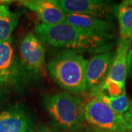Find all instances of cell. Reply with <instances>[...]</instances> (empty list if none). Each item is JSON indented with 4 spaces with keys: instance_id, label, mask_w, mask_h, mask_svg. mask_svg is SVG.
Segmentation results:
<instances>
[{
    "instance_id": "obj_1",
    "label": "cell",
    "mask_w": 132,
    "mask_h": 132,
    "mask_svg": "<svg viewBox=\"0 0 132 132\" xmlns=\"http://www.w3.org/2000/svg\"><path fill=\"white\" fill-rule=\"evenodd\" d=\"M34 34L43 43L50 46L79 52L85 51L99 54L106 52L112 46V38L101 37L65 22L53 25L38 24L35 27Z\"/></svg>"
},
{
    "instance_id": "obj_2",
    "label": "cell",
    "mask_w": 132,
    "mask_h": 132,
    "mask_svg": "<svg viewBox=\"0 0 132 132\" xmlns=\"http://www.w3.org/2000/svg\"><path fill=\"white\" fill-rule=\"evenodd\" d=\"M87 62L79 52L64 49L48 60L46 68L52 79L63 90L81 93L87 91Z\"/></svg>"
},
{
    "instance_id": "obj_3",
    "label": "cell",
    "mask_w": 132,
    "mask_h": 132,
    "mask_svg": "<svg viewBox=\"0 0 132 132\" xmlns=\"http://www.w3.org/2000/svg\"><path fill=\"white\" fill-rule=\"evenodd\" d=\"M45 109L60 127L74 132L85 123V105L81 100L67 92L45 95L43 97Z\"/></svg>"
},
{
    "instance_id": "obj_4",
    "label": "cell",
    "mask_w": 132,
    "mask_h": 132,
    "mask_svg": "<svg viewBox=\"0 0 132 132\" xmlns=\"http://www.w3.org/2000/svg\"><path fill=\"white\" fill-rule=\"evenodd\" d=\"M26 72L19 60L12 40L0 42V97L21 89Z\"/></svg>"
},
{
    "instance_id": "obj_5",
    "label": "cell",
    "mask_w": 132,
    "mask_h": 132,
    "mask_svg": "<svg viewBox=\"0 0 132 132\" xmlns=\"http://www.w3.org/2000/svg\"><path fill=\"white\" fill-rule=\"evenodd\" d=\"M85 120L91 127L101 131L127 132L123 116L115 113L97 98H93L85 106Z\"/></svg>"
},
{
    "instance_id": "obj_6",
    "label": "cell",
    "mask_w": 132,
    "mask_h": 132,
    "mask_svg": "<svg viewBox=\"0 0 132 132\" xmlns=\"http://www.w3.org/2000/svg\"><path fill=\"white\" fill-rule=\"evenodd\" d=\"M67 14L85 15L98 19H109L113 8L110 4L99 0H52Z\"/></svg>"
},
{
    "instance_id": "obj_7",
    "label": "cell",
    "mask_w": 132,
    "mask_h": 132,
    "mask_svg": "<svg viewBox=\"0 0 132 132\" xmlns=\"http://www.w3.org/2000/svg\"><path fill=\"white\" fill-rule=\"evenodd\" d=\"M20 60L24 68L36 73L43 71L46 50L43 43L34 33H29L22 38L19 47Z\"/></svg>"
},
{
    "instance_id": "obj_8",
    "label": "cell",
    "mask_w": 132,
    "mask_h": 132,
    "mask_svg": "<svg viewBox=\"0 0 132 132\" xmlns=\"http://www.w3.org/2000/svg\"><path fill=\"white\" fill-rule=\"evenodd\" d=\"M114 52H106L95 55L87 62L86 69L87 90L93 94L104 83L113 60Z\"/></svg>"
},
{
    "instance_id": "obj_9",
    "label": "cell",
    "mask_w": 132,
    "mask_h": 132,
    "mask_svg": "<svg viewBox=\"0 0 132 132\" xmlns=\"http://www.w3.org/2000/svg\"><path fill=\"white\" fill-rule=\"evenodd\" d=\"M65 23L88 32L107 38H113L115 28L112 21L85 15L66 13Z\"/></svg>"
},
{
    "instance_id": "obj_10",
    "label": "cell",
    "mask_w": 132,
    "mask_h": 132,
    "mask_svg": "<svg viewBox=\"0 0 132 132\" xmlns=\"http://www.w3.org/2000/svg\"><path fill=\"white\" fill-rule=\"evenodd\" d=\"M0 132H33L32 121L19 106L0 111Z\"/></svg>"
},
{
    "instance_id": "obj_11",
    "label": "cell",
    "mask_w": 132,
    "mask_h": 132,
    "mask_svg": "<svg viewBox=\"0 0 132 132\" xmlns=\"http://www.w3.org/2000/svg\"><path fill=\"white\" fill-rule=\"evenodd\" d=\"M19 4L34 12L43 24L53 25L65 22L66 13L52 0H23Z\"/></svg>"
},
{
    "instance_id": "obj_12",
    "label": "cell",
    "mask_w": 132,
    "mask_h": 132,
    "mask_svg": "<svg viewBox=\"0 0 132 132\" xmlns=\"http://www.w3.org/2000/svg\"><path fill=\"white\" fill-rule=\"evenodd\" d=\"M128 40L119 38L113 60L105 80L123 90H126L125 85L128 76Z\"/></svg>"
},
{
    "instance_id": "obj_13",
    "label": "cell",
    "mask_w": 132,
    "mask_h": 132,
    "mask_svg": "<svg viewBox=\"0 0 132 132\" xmlns=\"http://www.w3.org/2000/svg\"><path fill=\"white\" fill-rule=\"evenodd\" d=\"M120 38L128 40L132 35V0H125L115 7Z\"/></svg>"
},
{
    "instance_id": "obj_14",
    "label": "cell",
    "mask_w": 132,
    "mask_h": 132,
    "mask_svg": "<svg viewBox=\"0 0 132 132\" xmlns=\"http://www.w3.org/2000/svg\"><path fill=\"white\" fill-rule=\"evenodd\" d=\"M18 21V15L11 12L5 5H0V42L11 39V35Z\"/></svg>"
},
{
    "instance_id": "obj_15",
    "label": "cell",
    "mask_w": 132,
    "mask_h": 132,
    "mask_svg": "<svg viewBox=\"0 0 132 132\" xmlns=\"http://www.w3.org/2000/svg\"><path fill=\"white\" fill-rule=\"evenodd\" d=\"M93 98H97L106 104L115 113L123 116L130 109L132 101L128 98L126 92L116 96H109L104 94H97Z\"/></svg>"
},
{
    "instance_id": "obj_16",
    "label": "cell",
    "mask_w": 132,
    "mask_h": 132,
    "mask_svg": "<svg viewBox=\"0 0 132 132\" xmlns=\"http://www.w3.org/2000/svg\"><path fill=\"white\" fill-rule=\"evenodd\" d=\"M132 75V35L128 39V76Z\"/></svg>"
},
{
    "instance_id": "obj_17",
    "label": "cell",
    "mask_w": 132,
    "mask_h": 132,
    "mask_svg": "<svg viewBox=\"0 0 132 132\" xmlns=\"http://www.w3.org/2000/svg\"><path fill=\"white\" fill-rule=\"evenodd\" d=\"M126 124L127 132H132V105L130 109L123 115Z\"/></svg>"
},
{
    "instance_id": "obj_18",
    "label": "cell",
    "mask_w": 132,
    "mask_h": 132,
    "mask_svg": "<svg viewBox=\"0 0 132 132\" xmlns=\"http://www.w3.org/2000/svg\"><path fill=\"white\" fill-rule=\"evenodd\" d=\"M35 132H55L52 131V129L48 128L46 126H40V127L38 128Z\"/></svg>"
},
{
    "instance_id": "obj_19",
    "label": "cell",
    "mask_w": 132,
    "mask_h": 132,
    "mask_svg": "<svg viewBox=\"0 0 132 132\" xmlns=\"http://www.w3.org/2000/svg\"><path fill=\"white\" fill-rule=\"evenodd\" d=\"M87 132H107V131H101V130H99V129H97V128H93L90 126V128L87 129Z\"/></svg>"
}]
</instances>
